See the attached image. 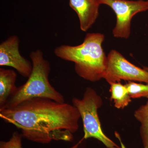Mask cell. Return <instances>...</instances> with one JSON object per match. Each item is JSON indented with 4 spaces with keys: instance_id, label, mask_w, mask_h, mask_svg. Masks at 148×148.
Segmentation results:
<instances>
[{
    "instance_id": "1",
    "label": "cell",
    "mask_w": 148,
    "mask_h": 148,
    "mask_svg": "<svg viewBox=\"0 0 148 148\" xmlns=\"http://www.w3.org/2000/svg\"><path fill=\"white\" fill-rule=\"evenodd\" d=\"M1 118L20 130L21 136L34 143L47 144L53 140L71 142L81 118L76 107L46 98L28 100L0 111Z\"/></svg>"
},
{
    "instance_id": "2",
    "label": "cell",
    "mask_w": 148,
    "mask_h": 148,
    "mask_svg": "<svg viewBox=\"0 0 148 148\" xmlns=\"http://www.w3.org/2000/svg\"><path fill=\"white\" fill-rule=\"evenodd\" d=\"M105 38L101 33H88L79 45L57 47L54 54L62 60L74 63L75 71L79 77L95 82L103 78L107 68L108 56L102 47Z\"/></svg>"
},
{
    "instance_id": "3",
    "label": "cell",
    "mask_w": 148,
    "mask_h": 148,
    "mask_svg": "<svg viewBox=\"0 0 148 148\" xmlns=\"http://www.w3.org/2000/svg\"><path fill=\"white\" fill-rule=\"evenodd\" d=\"M30 57L33 65L30 76L24 84L17 87L3 110L14 108L24 101L36 98H46L58 103H65L63 95L50 84L49 79L50 64L44 57L42 51L37 49L32 51Z\"/></svg>"
},
{
    "instance_id": "4",
    "label": "cell",
    "mask_w": 148,
    "mask_h": 148,
    "mask_svg": "<svg viewBox=\"0 0 148 148\" xmlns=\"http://www.w3.org/2000/svg\"><path fill=\"white\" fill-rule=\"evenodd\" d=\"M72 103L79 112L82 119L84 133L83 140L95 138L103 143L107 148L117 145L102 130L98 110L103 105V100L93 88H87L82 99L73 98Z\"/></svg>"
},
{
    "instance_id": "5",
    "label": "cell",
    "mask_w": 148,
    "mask_h": 148,
    "mask_svg": "<svg viewBox=\"0 0 148 148\" xmlns=\"http://www.w3.org/2000/svg\"><path fill=\"white\" fill-rule=\"evenodd\" d=\"M101 4L110 7L115 13L116 22L112 34L114 37L127 39L131 33L132 17L137 14L148 10V1L99 0Z\"/></svg>"
},
{
    "instance_id": "6",
    "label": "cell",
    "mask_w": 148,
    "mask_h": 148,
    "mask_svg": "<svg viewBox=\"0 0 148 148\" xmlns=\"http://www.w3.org/2000/svg\"><path fill=\"white\" fill-rule=\"evenodd\" d=\"M103 78L110 84L121 80L148 84V71L131 64L119 51L113 49L108 56V64Z\"/></svg>"
},
{
    "instance_id": "7",
    "label": "cell",
    "mask_w": 148,
    "mask_h": 148,
    "mask_svg": "<svg viewBox=\"0 0 148 148\" xmlns=\"http://www.w3.org/2000/svg\"><path fill=\"white\" fill-rule=\"evenodd\" d=\"M20 40L17 36L9 37L0 45V66H8L15 69L21 76L29 77L33 65L31 61L21 55Z\"/></svg>"
},
{
    "instance_id": "8",
    "label": "cell",
    "mask_w": 148,
    "mask_h": 148,
    "mask_svg": "<svg viewBox=\"0 0 148 148\" xmlns=\"http://www.w3.org/2000/svg\"><path fill=\"white\" fill-rule=\"evenodd\" d=\"M100 5L99 0H69L70 7L78 16L83 32H87L96 21Z\"/></svg>"
},
{
    "instance_id": "9",
    "label": "cell",
    "mask_w": 148,
    "mask_h": 148,
    "mask_svg": "<svg viewBox=\"0 0 148 148\" xmlns=\"http://www.w3.org/2000/svg\"><path fill=\"white\" fill-rule=\"evenodd\" d=\"M17 75L13 70L0 69V111L4 108L9 99L16 91Z\"/></svg>"
},
{
    "instance_id": "10",
    "label": "cell",
    "mask_w": 148,
    "mask_h": 148,
    "mask_svg": "<svg viewBox=\"0 0 148 148\" xmlns=\"http://www.w3.org/2000/svg\"><path fill=\"white\" fill-rule=\"evenodd\" d=\"M110 91L111 100L114 103V107L117 109H124L131 102V98L125 85L121 83L111 84Z\"/></svg>"
},
{
    "instance_id": "11",
    "label": "cell",
    "mask_w": 148,
    "mask_h": 148,
    "mask_svg": "<svg viewBox=\"0 0 148 148\" xmlns=\"http://www.w3.org/2000/svg\"><path fill=\"white\" fill-rule=\"evenodd\" d=\"M134 116L140 123V134L143 147L148 148V101L135 111Z\"/></svg>"
},
{
    "instance_id": "12",
    "label": "cell",
    "mask_w": 148,
    "mask_h": 148,
    "mask_svg": "<svg viewBox=\"0 0 148 148\" xmlns=\"http://www.w3.org/2000/svg\"><path fill=\"white\" fill-rule=\"evenodd\" d=\"M125 85L131 98H148V84H144L129 81Z\"/></svg>"
},
{
    "instance_id": "13",
    "label": "cell",
    "mask_w": 148,
    "mask_h": 148,
    "mask_svg": "<svg viewBox=\"0 0 148 148\" xmlns=\"http://www.w3.org/2000/svg\"><path fill=\"white\" fill-rule=\"evenodd\" d=\"M22 137L17 132H14L8 141L0 142V148H22Z\"/></svg>"
},
{
    "instance_id": "14",
    "label": "cell",
    "mask_w": 148,
    "mask_h": 148,
    "mask_svg": "<svg viewBox=\"0 0 148 148\" xmlns=\"http://www.w3.org/2000/svg\"><path fill=\"white\" fill-rule=\"evenodd\" d=\"M115 134L116 137V138L119 139V140L121 146H119L117 145L116 146H114V147H111L108 148H126L124 144H123L122 142L120 136V135L119 134H118V132H116Z\"/></svg>"
},
{
    "instance_id": "15",
    "label": "cell",
    "mask_w": 148,
    "mask_h": 148,
    "mask_svg": "<svg viewBox=\"0 0 148 148\" xmlns=\"http://www.w3.org/2000/svg\"><path fill=\"white\" fill-rule=\"evenodd\" d=\"M143 69H145V70H146V71H148V67H143Z\"/></svg>"
}]
</instances>
